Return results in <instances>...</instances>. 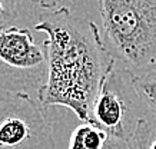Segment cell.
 <instances>
[{"mask_svg": "<svg viewBox=\"0 0 156 149\" xmlns=\"http://www.w3.org/2000/svg\"><path fill=\"white\" fill-rule=\"evenodd\" d=\"M48 36V82L39 95L44 106H65L87 122L108 72L116 65L103 43L98 24L59 7L36 23Z\"/></svg>", "mask_w": 156, "mask_h": 149, "instance_id": "obj_1", "label": "cell"}, {"mask_svg": "<svg viewBox=\"0 0 156 149\" xmlns=\"http://www.w3.org/2000/svg\"><path fill=\"white\" fill-rule=\"evenodd\" d=\"M103 43L116 65L140 73L156 65V0H99Z\"/></svg>", "mask_w": 156, "mask_h": 149, "instance_id": "obj_2", "label": "cell"}, {"mask_svg": "<svg viewBox=\"0 0 156 149\" xmlns=\"http://www.w3.org/2000/svg\"><path fill=\"white\" fill-rule=\"evenodd\" d=\"M48 46L37 44L26 27L0 29V90L37 99L48 82Z\"/></svg>", "mask_w": 156, "mask_h": 149, "instance_id": "obj_3", "label": "cell"}, {"mask_svg": "<svg viewBox=\"0 0 156 149\" xmlns=\"http://www.w3.org/2000/svg\"><path fill=\"white\" fill-rule=\"evenodd\" d=\"M147 112L132 86L130 73L115 65L100 85L87 122L110 136L129 140L137 120Z\"/></svg>", "mask_w": 156, "mask_h": 149, "instance_id": "obj_4", "label": "cell"}, {"mask_svg": "<svg viewBox=\"0 0 156 149\" xmlns=\"http://www.w3.org/2000/svg\"><path fill=\"white\" fill-rule=\"evenodd\" d=\"M52 123L37 99L7 93L0 98V149H55Z\"/></svg>", "mask_w": 156, "mask_h": 149, "instance_id": "obj_5", "label": "cell"}, {"mask_svg": "<svg viewBox=\"0 0 156 149\" xmlns=\"http://www.w3.org/2000/svg\"><path fill=\"white\" fill-rule=\"evenodd\" d=\"M130 82L143 106L156 115V65L140 73H130Z\"/></svg>", "mask_w": 156, "mask_h": 149, "instance_id": "obj_6", "label": "cell"}, {"mask_svg": "<svg viewBox=\"0 0 156 149\" xmlns=\"http://www.w3.org/2000/svg\"><path fill=\"white\" fill-rule=\"evenodd\" d=\"M109 135L89 122H83L72 132L67 149H100Z\"/></svg>", "mask_w": 156, "mask_h": 149, "instance_id": "obj_7", "label": "cell"}, {"mask_svg": "<svg viewBox=\"0 0 156 149\" xmlns=\"http://www.w3.org/2000/svg\"><path fill=\"white\" fill-rule=\"evenodd\" d=\"M129 145L130 149H156V115L147 112L137 120Z\"/></svg>", "mask_w": 156, "mask_h": 149, "instance_id": "obj_8", "label": "cell"}, {"mask_svg": "<svg viewBox=\"0 0 156 149\" xmlns=\"http://www.w3.org/2000/svg\"><path fill=\"white\" fill-rule=\"evenodd\" d=\"M17 16H19L17 0H0V29L10 26V23Z\"/></svg>", "mask_w": 156, "mask_h": 149, "instance_id": "obj_9", "label": "cell"}, {"mask_svg": "<svg viewBox=\"0 0 156 149\" xmlns=\"http://www.w3.org/2000/svg\"><path fill=\"white\" fill-rule=\"evenodd\" d=\"M100 149H130V145H129V140L109 135L106 142Z\"/></svg>", "mask_w": 156, "mask_h": 149, "instance_id": "obj_10", "label": "cell"}, {"mask_svg": "<svg viewBox=\"0 0 156 149\" xmlns=\"http://www.w3.org/2000/svg\"><path fill=\"white\" fill-rule=\"evenodd\" d=\"M29 2H32L33 5L40 6L42 9H48V10L55 9L62 3V0H29Z\"/></svg>", "mask_w": 156, "mask_h": 149, "instance_id": "obj_11", "label": "cell"}]
</instances>
